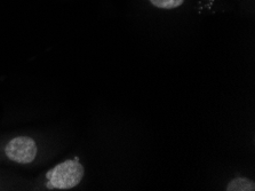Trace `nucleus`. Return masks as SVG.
Here are the masks:
<instances>
[{
    "label": "nucleus",
    "mask_w": 255,
    "mask_h": 191,
    "mask_svg": "<svg viewBox=\"0 0 255 191\" xmlns=\"http://www.w3.org/2000/svg\"><path fill=\"white\" fill-rule=\"evenodd\" d=\"M228 191H253L255 190L254 182L249 179H235L227 187Z\"/></svg>",
    "instance_id": "3"
},
{
    "label": "nucleus",
    "mask_w": 255,
    "mask_h": 191,
    "mask_svg": "<svg viewBox=\"0 0 255 191\" xmlns=\"http://www.w3.org/2000/svg\"><path fill=\"white\" fill-rule=\"evenodd\" d=\"M85 174L84 166L78 162V159H69L49 170L46 178H47L48 189L68 190L75 188L82 182Z\"/></svg>",
    "instance_id": "1"
},
{
    "label": "nucleus",
    "mask_w": 255,
    "mask_h": 191,
    "mask_svg": "<svg viewBox=\"0 0 255 191\" xmlns=\"http://www.w3.org/2000/svg\"><path fill=\"white\" fill-rule=\"evenodd\" d=\"M150 2L157 8L163 9H173L182 5L184 0H150Z\"/></svg>",
    "instance_id": "4"
},
{
    "label": "nucleus",
    "mask_w": 255,
    "mask_h": 191,
    "mask_svg": "<svg viewBox=\"0 0 255 191\" xmlns=\"http://www.w3.org/2000/svg\"><path fill=\"white\" fill-rule=\"evenodd\" d=\"M38 147L36 141L30 136H16L5 146V155L10 162L22 164L32 163L37 157Z\"/></svg>",
    "instance_id": "2"
}]
</instances>
